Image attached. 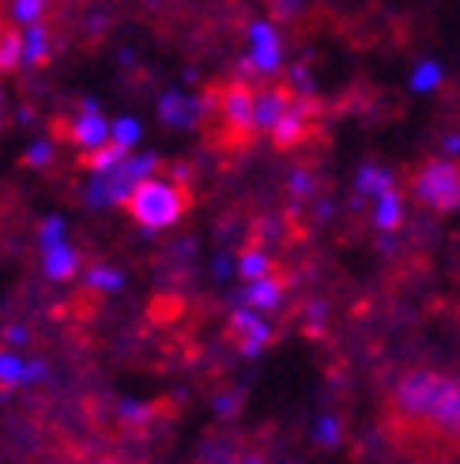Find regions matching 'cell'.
<instances>
[{
  "instance_id": "cell-6",
  "label": "cell",
  "mask_w": 460,
  "mask_h": 464,
  "mask_svg": "<svg viewBox=\"0 0 460 464\" xmlns=\"http://www.w3.org/2000/svg\"><path fill=\"white\" fill-rule=\"evenodd\" d=\"M230 333L238 336V352L245 359H257L264 347L272 343V324L264 321L261 310H253V306H235V314H230Z\"/></svg>"
},
{
  "instance_id": "cell-30",
  "label": "cell",
  "mask_w": 460,
  "mask_h": 464,
  "mask_svg": "<svg viewBox=\"0 0 460 464\" xmlns=\"http://www.w3.org/2000/svg\"><path fill=\"white\" fill-rule=\"evenodd\" d=\"M310 189H313V178H310L306 170H294V174H291V193H294V197H306Z\"/></svg>"
},
{
  "instance_id": "cell-35",
  "label": "cell",
  "mask_w": 460,
  "mask_h": 464,
  "mask_svg": "<svg viewBox=\"0 0 460 464\" xmlns=\"http://www.w3.org/2000/svg\"><path fill=\"white\" fill-rule=\"evenodd\" d=\"M235 464H268V460H264V453H242Z\"/></svg>"
},
{
  "instance_id": "cell-33",
  "label": "cell",
  "mask_w": 460,
  "mask_h": 464,
  "mask_svg": "<svg viewBox=\"0 0 460 464\" xmlns=\"http://www.w3.org/2000/svg\"><path fill=\"white\" fill-rule=\"evenodd\" d=\"M442 148H446V155H449V159H456V155H460V132L446 136V144H442Z\"/></svg>"
},
{
  "instance_id": "cell-37",
  "label": "cell",
  "mask_w": 460,
  "mask_h": 464,
  "mask_svg": "<svg viewBox=\"0 0 460 464\" xmlns=\"http://www.w3.org/2000/svg\"><path fill=\"white\" fill-rule=\"evenodd\" d=\"M0 113H5V102H0Z\"/></svg>"
},
{
  "instance_id": "cell-15",
  "label": "cell",
  "mask_w": 460,
  "mask_h": 464,
  "mask_svg": "<svg viewBox=\"0 0 460 464\" xmlns=\"http://www.w3.org/2000/svg\"><path fill=\"white\" fill-rule=\"evenodd\" d=\"M393 170H385V167H378V162H362L359 167V174H355V189H359V197H381L385 189H393Z\"/></svg>"
},
{
  "instance_id": "cell-16",
  "label": "cell",
  "mask_w": 460,
  "mask_h": 464,
  "mask_svg": "<svg viewBox=\"0 0 460 464\" xmlns=\"http://www.w3.org/2000/svg\"><path fill=\"white\" fill-rule=\"evenodd\" d=\"M442 80H446V68H442V61L426 57V61H419L416 68H411L407 87L416 91V95H430V91H438V87H442Z\"/></svg>"
},
{
  "instance_id": "cell-38",
  "label": "cell",
  "mask_w": 460,
  "mask_h": 464,
  "mask_svg": "<svg viewBox=\"0 0 460 464\" xmlns=\"http://www.w3.org/2000/svg\"><path fill=\"white\" fill-rule=\"evenodd\" d=\"M0 34H5V31H0Z\"/></svg>"
},
{
  "instance_id": "cell-5",
  "label": "cell",
  "mask_w": 460,
  "mask_h": 464,
  "mask_svg": "<svg viewBox=\"0 0 460 464\" xmlns=\"http://www.w3.org/2000/svg\"><path fill=\"white\" fill-rule=\"evenodd\" d=\"M219 113L235 132H257V87H249L245 80H235L219 87Z\"/></svg>"
},
{
  "instance_id": "cell-18",
  "label": "cell",
  "mask_w": 460,
  "mask_h": 464,
  "mask_svg": "<svg viewBox=\"0 0 460 464\" xmlns=\"http://www.w3.org/2000/svg\"><path fill=\"white\" fill-rule=\"evenodd\" d=\"M129 159V148L125 144H118V140H110V144H102V148H95V151H87L83 155V167L91 170V174H102V170H113L118 162H125Z\"/></svg>"
},
{
  "instance_id": "cell-7",
  "label": "cell",
  "mask_w": 460,
  "mask_h": 464,
  "mask_svg": "<svg viewBox=\"0 0 460 464\" xmlns=\"http://www.w3.org/2000/svg\"><path fill=\"white\" fill-rule=\"evenodd\" d=\"M313 113H317V102L310 99V95H298L294 102H291V110L280 118V125H275L268 136H272V144L280 148V151H291V148H298L310 136V129H313Z\"/></svg>"
},
{
  "instance_id": "cell-10",
  "label": "cell",
  "mask_w": 460,
  "mask_h": 464,
  "mask_svg": "<svg viewBox=\"0 0 460 464\" xmlns=\"http://www.w3.org/2000/svg\"><path fill=\"white\" fill-rule=\"evenodd\" d=\"M298 95L291 87H257V132H272Z\"/></svg>"
},
{
  "instance_id": "cell-23",
  "label": "cell",
  "mask_w": 460,
  "mask_h": 464,
  "mask_svg": "<svg viewBox=\"0 0 460 464\" xmlns=\"http://www.w3.org/2000/svg\"><path fill=\"white\" fill-rule=\"evenodd\" d=\"M23 64V31H5L0 34V72H12Z\"/></svg>"
},
{
  "instance_id": "cell-1",
  "label": "cell",
  "mask_w": 460,
  "mask_h": 464,
  "mask_svg": "<svg viewBox=\"0 0 460 464\" xmlns=\"http://www.w3.org/2000/svg\"><path fill=\"white\" fill-rule=\"evenodd\" d=\"M393 408L400 420L449 438V442H460V378L446 374V370H407L393 389Z\"/></svg>"
},
{
  "instance_id": "cell-21",
  "label": "cell",
  "mask_w": 460,
  "mask_h": 464,
  "mask_svg": "<svg viewBox=\"0 0 460 464\" xmlns=\"http://www.w3.org/2000/svg\"><path fill=\"white\" fill-rule=\"evenodd\" d=\"M235 265H238L235 272L242 276L245 284H249V280H261V276H272V257H268L264 249H245Z\"/></svg>"
},
{
  "instance_id": "cell-31",
  "label": "cell",
  "mask_w": 460,
  "mask_h": 464,
  "mask_svg": "<svg viewBox=\"0 0 460 464\" xmlns=\"http://www.w3.org/2000/svg\"><path fill=\"white\" fill-rule=\"evenodd\" d=\"M306 321H310V333H321V324H325V303H310Z\"/></svg>"
},
{
  "instance_id": "cell-9",
  "label": "cell",
  "mask_w": 460,
  "mask_h": 464,
  "mask_svg": "<svg viewBox=\"0 0 460 464\" xmlns=\"http://www.w3.org/2000/svg\"><path fill=\"white\" fill-rule=\"evenodd\" d=\"M204 110V99H193V95H181V91H167L163 99H158V118H163V125L170 129H193Z\"/></svg>"
},
{
  "instance_id": "cell-19",
  "label": "cell",
  "mask_w": 460,
  "mask_h": 464,
  "mask_svg": "<svg viewBox=\"0 0 460 464\" xmlns=\"http://www.w3.org/2000/svg\"><path fill=\"white\" fill-rule=\"evenodd\" d=\"M27 370H31L27 359H19L15 352H0V392H12L19 385H31L27 382Z\"/></svg>"
},
{
  "instance_id": "cell-8",
  "label": "cell",
  "mask_w": 460,
  "mask_h": 464,
  "mask_svg": "<svg viewBox=\"0 0 460 464\" xmlns=\"http://www.w3.org/2000/svg\"><path fill=\"white\" fill-rule=\"evenodd\" d=\"M249 61L257 68L261 76H272L280 72L283 64V45H280V34H275L272 23H249Z\"/></svg>"
},
{
  "instance_id": "cell-17",
  "label": "cell",
  "mask_w": 460,
  "mask_h": 464,
  "mask_svg": "<svg viewBox=\"0 0 460 464\" xmlns=\"http://www.w3.org/2000/svg\"><path fill=\"white\" fill-rule=\"evenodd\" d=\"M50 61V31L42 23H31L23 31V64H45Z\"/></svg>"
},
{
  "instance_id": "cell-36",
  "label": "cell",
  "mask_w": 460,
  "mask_h": 464,
  "mask_svg": "<svg viewBox=\"0 0 460 464\" xmlns=\"http://www.w3.org/2000/svg\"><path fill=\"white\" fill-rule=\"evenodd\" d=\"M99 464H121V460H99Z\"/></svg>"
},
{
  "instance_id": "cell-20",
  "label": "cell",
  "mask_w": 460,
  "mask_h": 464,
  "mask_svg": "<svg viewBox=\"0 0 460 464\" xmlns=\"http://www.w3.org/2000/svg\"><path fill=\"white\" fill-rule=\"evenodd\" d=\"M313 442L321 450H336L343 442V423H340V415L332 411H321L317 420H313Z\"/></svg>"
},
{
  "instance_id": "cell-11",
  "label": "cell",
  "mask_w": 460,
  "mask_h": 464,
  "mask_svg": "<svg viewBox=\"0 0 460 464\" xmlns=\"http://www.w3.org/2000/svg\"><path fill=\"white\" fill-rule=\"evenodd\" d=\"M113 136V121H106L102 113H80L76 121H68V140L83 151H95L102 144H110Z\"/></svg>"
},
{
  "instance_id": "cell-13",
  "label": "cell",
  "mask_w": 460,
  "mask_h": 464,
  "mask_svg": "<svg viewBox=\"0 0 460 464\" xmlns=\"http://www.w3.org/2000/svg\"><path fill=\"white\" fill-rule=\"evenodd\" d=\"M400 223H404V197L393 185V189L374 197V227L381 230V235H393V230H400Z\"/></svg>"
},
{
  "instance_id": "cell-12",
  "label": "cell",
  "mask_w": 460,
  "mask_h": 464,
  "mask_svg": "<svg viewBox=\"0 0 460 464\" xmlns=\"http://www.w3.org/2000/svg\"><path fill=\"white\" fill-rule=\"evenodd\" d=\"M283 291L287 284L280 280V276H261V280H249L245 291H242V306H253L261 314H272L283 306Z\"/></svg>"
},
{
  "instance_id": "cell-24",
  "label": "cell",
  "mask_w": 460,
  "mask_h": 464,
  "mask_svg": "<svg viewBox=\"0 0 460 464\" xmlns=\"http://www.w3.org/2000/svg\"><path fill=\"white\" fill-rule=\"evenodd\" d=\"M42 15H45V0H15L12 5V19L23 23V27H31Z\"/></svg>"
},
{
  "instance_id": "cell-28",
  "label": "cell",
  "mask_w": 460,
  "mask_h": 464,
  "mask_svg": "<svg viewBox=\"0 0 460 464\" xmlns=\"http://www.w3.org/2000/svg\"><path fill=\"white\" fill-rule=\"evenodd\" d=\"M238 408H242V392H219L216 397V415H223V420L238 415Z\"/></svg>"
},
{
  "instance_id": "cell-25",
  "label": "cell",
  "mask_w": 460,
  "mask_h": 464,
  "mask_svg": "<svg viewBox=\"0 0 460 464\" xmlns=\"http://www.w3.org/2000/svg\"><path fill=\"white\" fill-rule=\"evenodd\" d=\"M64 242V219L61 216H50L42 223V230H38V246L42 249H50V246H61Z\"/></svg>"
},
{
  "instance_id": "cell-22",
  "label": "cell",
  "mask_w": 460,
  "mask_h": 464,
  "mask_svg": "<svg viewBox=\"0 0 460 464\" xmlns=\"http://www.w3.org/2000/svg\"><path fill=\"white\" fill-rule=\"evenodd\" d=\"M87 287L91 291H102V295H113V291H121L125 287V276L118 268H106V265H95V268H87Z\"/></svg>"
},
{
  "instance_id": "cell-14",
  "label": "cell",
  "mask_w": 460,
  "mask_h": 464,
  "mask_svg": "<svg viewBox=\"0 0 460 464\" xmlns=\"http://www.w3.org/2000/svg\"><path fill=\"white\" fill-rule=\"evenodd\" d=\"M42 268L50 280H72L76 268H80V253L72 246H50V249H42Z\"/></svg>"
},
{
  "instance_id": "cell-32",
  "label": "cell",
  "mask_w": 460,
  "mask_h": 464,
  "mask_svg": "<svg viewBox=\"0 0 460 464\" xmlns=\"http://www.w3.org/2000/svg\"><path fill=\"white\" fill-rule=\"evenodd\" d=\"M5 340H8L12 347H19V343H27V329H23V324H8V333H5Z\"/></svg>"
},
{
  "instance_id": "cell-34",
  "label": "cell",
  "mask_w": 460,
  "mask_h": 464,
  "mask_svg": "<svg viewBox=\"0 0 460 464\" xmlns=\"http://www.w3.org/2000/svg\"><path fill=\"white\" fill-rule=\"evenodd\" d=\"M230 268H238V265H230V257H216V276H219V280H226Z\"/></svg>"
},
{
  "instance_id": "cell-29",
  "label": "cell",
  "mask_w": 460,
  "mask_h": 464,
  "mask_svg": "<svg viewBox=\"0 0 460 464\" xmlns=\"http://www.w3.org/2000/svg\"><path fill=\"white\" fill-rule=\"evenodd\" d=\"M53 159V144L50 140H38L27 148V167H45V162Z\"/></svg>"
},
{
  "instance_id": "cell-26",
  "label": "cell",
  "mask_w": 460,
  "mask_h": 464,
  "mask_svg": "<svg viewBox=\"0 0 460 464\" xmlns=\"http://www.w3.org/2000/svg\"><path fill=\"white\" fill-rule=\"evenodd\" d=\"M121 420L125 423H132V427H140V423H148L151 415H155V408L151 404H144V401H121Z\"/></svg>"
},
{
  "instance_id": "cell-27",
  "label": "cell",
  "mask_w": 460,
  "mask_h": 464,
  "mask_svg": "<svg viewBox=\"0 0 460 464\" xmlns=\"http://www.w3.org/2000/svg\"><path fill=\"white\" fill-rule=\"evenodd\" d=\"M113 140L132 148L136 140H140V121H136V118H118V121H113Z\"/></svg>"
},
{
  "instance_id": "cell-3",
  "label": "cell",
  "mask_w": 460,
  "mask_h": 464,
  "mask_svg": "<svg viewBox=\"0 0 460 464\" xmlns=\"http://www.w3.org/2000/svg\"><path fill=\"white\" fill-rule=\"evenodd\" d=\"M411 197H416L426 212H456L460 208V162L449 155H434L411 174Z\"/></svg>"
},
{
  "instance_id": "cell-2",
  "label": "cell",
  "mask_w": 460,
  "mask_h": 464,
  "mask_svg": "<svg viewBox=\"0 0 460 464\" xmlns=\"http://www.w3.org/2000/svg\"><path fill=\"white\" fill-rule=\"evenodd\" d=\"M189 208V197L181 185L163 181V178H148L136 185V193L129 197V212L144 230H163L181 219V212Z\"/></svg>"
},
{
  "instance_id": "cell-4",
  "label": "cell",
  "mask_w": 460,
  "mask_h": 464,
  "mask_svg": "<svg viewBox=\"0 0 460 464\" xmlns=\"http://www.w3.org/2000/svg\"><path fill=\"white\" fill-rule=\"evenodd\" d=\"M155 167H158V155H129L113 170L91 174V181H87V204L91 208L129 204V197L136 193V185L155 178Z\"/></svg>"
}]
</instances>
